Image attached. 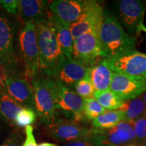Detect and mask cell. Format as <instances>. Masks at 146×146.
Instances as JSON below:
<instances>
[{"instance_id": "cell-9", "label": "cell", "mask_w": 146, "mask_h": 146, "mask_svg": "<svg viewBox=\"0 0 146 146\" xmlns=\"http://www.w3.org/2000/svg\"><path fill=\"white\" fill-rule=\"evenodd\" d=\"M109 89L124 100L135 99L146 91V78L113 72Z\"/></svg>"}, {"instance_id": "cell-2", "label": "cell", "mask_w": 146, "mask_h": 146, "mask_svg": "<svg viewBox=\"0 0 146 146\" xmlns=\"http://www.w3.org/2000/svg\"><path fill=\"white\" fill-rule=\"evenodd\" d=\"M98 37L105 59H111L136 50L135 36L127 33L108 8L104 10Z\"/></svg>"}, {"instance_id": "cell-23", "label": "cell", "mask_w": 146, "mask_h": 146, "mask_svg": "<svg viewBox=\"0 0 146 146\" xmlns=\"http://www.w3.org/2000/svg\"><path fill=\"white\" fill-rule=\"evenodd\" d=\"M95 129V128H94ZM104 139L102 131L95 129L94 132L88 135L83 137L74 141L68 142L64 146H103Z\"/></svg>"}, {"instance_id": "cell-7", "label": "cell", "mask_w": 146, "mask_h": 146, "mask_svg": "<svg viewBox=\"0 0 146 146\" xmlns=\"http://www.w3.org/2000/svg\"><path fill=\"white\" fill-rule=\"evenodd\" d=\"M56 110L60 109L66 114L73 115L74 121L87 120L83 114L84 99L73 89L68 88L60 82L52 79Z\"/></svg>"}, {"instance_id": "cell-20", "label": "cell", "mask_w": 146, "mask_h": 146, "mask_svg": "<svg viewBox=\"0 0 146 146\" xmlns=\"http://www.w3.org/2000/svg\"><path fill=\"white\" fill-rule=\"evenodd\" d=\"M123 120H125V118L123 111L120 110H106L93 120L92 125L95 129L106 130L115 127Z\"/></svg>"}, {"instance_id": "cell-25", "label": "cell", "mask_w": 146, "mask_h": 146, "mask_svg": "<svg viewBox=\"0 0 146 146\" xmlns=\"http://www.w3.org/2000/svg\"><path fill=\"white\" fill-rule=\"evenodd\" d=\"M36 113L34 110L23 108L16 114L14 123L16 127L25 128L31 125L36 120Z\"/></svg>"}, {"instance_id": "cell-31", "label": "cell", "mask_w": 146, "mask_h": 146, "mask_svg": "<svg viewBox=\"0 0 146 146\" xmlns=\"http://www.w3.org/2000/svg\"><path fill=\"white\" fill-rule=\"evenodd\" d=\"M8 76L4 67L0 64V93L5 91V83Z\"/></svg>"}, {"instance_id": "cell-19", "label": "cell", "mask_w": 146, "mask_h": 146, "mask_svg": "<svg viewBox=\"0 0 146 146\" xmlns=\"http://www.w3.org/2000/svg\"><path fill=\"white\" fill-rule=\"evenodd\" d=\"M23 107L5 91L0 93V116L11 126H15L16 114Z\"/></svg>"}, {"instance_id": "cell-35", "label": "cell", "mask_w": 146, "mask_h": 146, "mask_svg": "<svg viewBox=\"0 0 146 146\" xmlns=\"http://www.w3.org/2000/svg\"><path fill=\"white\" fill-rule=\"evenodd\" d=\"M103 146H110V145H103Z\"/></svg>"}, {"instance_id": "cell-32", "label": "cell", "mask_w": 146, "mask_h": 146, "mask_svg": "<svg viewBox=\"0 0 146 146\" xmlns=\"http://www.w3.org/2000/svg\"><path fill=\"white\" fill-rule=\"evenodd\" d=\"M38 146H58V144L54 143H50V142H42L40 143Z\"/></svg>"}, {"instance_id": "cell-24", "label": "cell", "mask_w": 146, "mask_h": 146, "mask_svg": "<svg viewBox=\"0 0 146 146\" xmlns=\"http://www.w3.org/2000/svg\"><path fill=\"white\" fill-rule=\"evenodd\" d=\"M106 110L94 98H85L83 102V114L87 120H94L106 112Z\"/></svg>"}, {"instance_id": "cell-22", "label": "cell", "mask_w": 146, "mask_h": 146, "mask_svg": "<svg viewBox=\"0 0 146 146\" xmlns=\"http://www.w3.org/2000/svg\"><path fill=\"white\" fill-rule=\"evenodd\" d=\"M93 98L99 102L106 110H119L125 102V100L110 89L102 91H96Z\"/></svg>"}, {"instance_id": "cell-3", "label": "cell", "mask_w": 146, "mask_h": 146, "mask_svg": "<svg viewBox=\"0 0 146 146\" xmlns=\"http://www.w3.org/2000/svg\"><path fill=\"white\" fill-rule=\"evenodd\" d=\"M18 42L26 74L33 81L39 75V48L35 22L28 21L25 23L20 33Z\"/></svg>"}, {"instance_id": "cell-14", "label": "cell", "mask_w": 146, "mask_h": 146, "mask_svg": "<svg viewBox=\"0 0 146 146\" xmlns=\"http://www.w3.org/2000/svg\"><path fill=\"white\" fill-rule=\"evenodd\" d=\"M14 63L13 29L8 19L0 14V64L6 70Z\"/></svg>"}, {"instance_id": "cell-4", "label": "cell", "mask_w": 146, "mask_h": 146, "mask_svg": "<svg viewBox=\"0 0 146 146\" xmlns=\"http://www.w3.org/2000/svg\"><path fill=\"white\" fill-rule=\"evenodd\" d=\"M114 12L117 18L127 33L135 36L141 31L146 8L144 1L140 0H118L114 1Z\"/></svg>"}, {"instance_id": "cell-26", "label": "cell", "mask_w": 146, "mask_h": 146, "mask_svg": "<svg viewBox=\"0 0 146 146\" xmlns=\"http://www.w3.org/2000/svg\"><path fill=\"white\" fill-rule=\"evenodd\" d=\"M133 128L136 135L137 146H144L146 143V113L137 119L133 120Z\"/></svg>"}, {"instance_id": "cell-29", "label": "cell", "mask_w": 146, "mask_h": 146, "mask_svg": "<svg viewBox=\"0 0 146 146\" xmlns=\"http://www.w3.org/2000/svg\"><path fill=\"white\" fill-rule=\"evenodd\" d=\"M25 132L26 135V138L22 146H37L34 136L33 127L31 125L27 126L25 128Z\"/></svg>"}, {"instance_id": "cell-8", "label": "cell", "mask_w": 146, "mask_h": 146, "mask_svg": "<svg viewBox=\"0 0 146 146\" xmlns=\"http://www.w3.org/2000/svg\"><path fill=\"white\" fill-rule=\"evenodd\" d=\"M94 0H55L49 3L50 15L71 26L79 19Z\"/></svg>"}, {"instance_id": "cell-30", "label": "cell", "mask_w": 146, "mask_h": 146, "mask_svg": "<svg viewBox=\"0 0 146 146\" xmlns=\"http://www.w3.org/2000/svg\"><path fill=\"white\" fill-rule=\"evenodd\" d=\"M23 137L16 133H12L0 146H21Z\"/></svg>"}, {"instance_id": "cell-16", "label": "cell", "mask_w": 146, "mask_h": 146, "mask_svg": "<svg viewBox=\"0 0 146 146\" xmlns=\"http://www.w3.org/2000/svg\"><path fill=\"white\" fill-rule=\"evenodd\" d=\"M18 13L25 20V23L28 21L37 23L45 18V11L47 1L43 0H19Z\"/></svg>"}, {"instance_id": "cell-18", "label": "cell", "mask_w": 146, "mask_h": 146, "mask_svg": "<svg viewBox=\"0 0 146 146\" xmlns=\"http://www.w3.org/2000/svg\"><path fill=\"white\" fill-rule=\"evenodd\" d=\"M50 16L54 22L58 44L66 59H70L72 58L74 39L71 33L70 26L53 18L51 15Z\"/></svg>"}, {"instance_id": "cell-36", "label": "cell", "mask_w": 146, "mask_h": 146, "mask_svg": "<svg viewBox=\"0 0 146 146\" xmlns=\"http://www.w3.org/2000/svg\"><path fill=\"white\" fill-rule=\"evenodd\" d=\"M145 145H146V143H145Z\"/></svg>"}, {"instance_id": "cell-5", "label": "cell", "mask_w": 146, "mask_h": 146, "mask_svg": "<svg viewBox=\"0 0 146 146\" xmlns=\"http://www.w3.org/2000/svg\"><path fill=\"white\" fill-rule=\"evenodd\" d=\"M32 82L36 113L41 123L48 127L55 121L56 110L52 79L36 78Z\"/></svg>"}, {"instance_id": "cell-6", "label": "cell", "mask_w": 146, "mask_h": 146, "mask_svg": "<svg viewBox=\"0 0 146 146\" xmlns=\"http://www.w3.org/2000/svg\"><path fill=\"white\" fill-rule=\"evenodd\" d=\"M72 58L88 68H91L105 59L98 31L87 33L74 40Z\"/></svg>"}, {"instance_id": "cell-12", "label": "cell", "mask_w": 146, "mask_h": 146, "mask_svg": "<svg viewBox=\"0 0 146 146\" xmlns=\"http://www.w3.org/2000/svg\"><path fill=\"white\" fill-rule=\"evenodd\" d=\"M104 7L98 1H93L89 8L76 23L70 26L74 40L82 35L91 31H98L101 25Z\"/></svg>"}, {"instance_id": "cell-21", "label": "cell", "mask_w": 146, "mask_h": 146, "mask_svg": "<svg viewBox=\"0 0 146 146\" xmlns=\"http://www.w3.org/2000/svg\"><path fill=\"white\" fill-rule=\"evenodd\" d=\"M119 110L124 112L125 120L133 121L145 114L146 106L140 96L133 100H125Z\"/></svg>"}, {"instance_id": "cell-10", "label": "cell", "mask_w": 146, "mask_h": 146, "mask_svg": "<svg viewBox=\"0 0 146 146\" xmlns=\"http://www.w3.org/2000/svg\"><path fill=\"white\" fill-rule=\"evenodd\" d=\"M106 60L108 67L113 72L146 78L145 54L135 50Z\"/></svg>"}, {"instance_id": "cell-1", "label": "cell", "mask_w": 146, "mask_h": 146, "mask_svg": "<svg viewBox=\"0 0 146 146\" xmlns=\"http://www.w3.org/2000/svg\"><path fill=\"white\" fill-rule=\"evenodd\" d=\"M39 48V74L54 79L66 58L58 44L56 29L50 14L36 23Z\"/></svg>"}, {"instance_id": "cell-27", "label": "cell", "mask_w": 146, "mask_h": 146, "mask_svg": "<svg viewBox=\"0 0 146 146\" xmlns=\"http://www.w3.org/2000/svg\"><path fill=\"white\" fill-rule=\"evenodd\" d=\"M74 89L76 94H78L83 99L93 98L96 91L89 76L78 81L74 85Z\"/></svg>"}, {"instance_id": "cell-11", "label": "cell", "mask_w": 146, "mask_h": 146, "mask_svg": "<svg viewBox=\"0 0 146 146\" xmlns=\"http://www.w3.org/2000/svg\"><path fill=\"white\" fill-rule=\"evenodd\" d=\"M47 127L48 135L56 141L70 142L88 135L94 132V128H89L72 120H56Z\"/></svg>"}, {"instance_id": "cell-13", "label": "cell", "mask_w": 146, "mask_h": 146, "mask_svg": "<svg viewBox=\"0 0 146 146\" xmlns=\"http://www.w3.org/2000/svg\"><path fill=\"white\" fill-rule=\"evenodd\" d=\"M5 91L23 108L35 110L33 88L27 80L16 76H8L5 83Z\"/></svg>"}, {"instance_id": "cell-17", "label": "cell", "mask_w": 146, "mask_h": 146, "mask_svg": "<svg viewBox=\"0 0 146 146\" xmlns=\"http://www.w3.org/2000/svg\"><path fill=\"white\" fill-rule=\"evenodd\" d=\"M113 71L110 70L106 59L103 60L90 68L89 77L96 91L109 89L112 81Z\"/></svg>"}, {"instance_id": "cell-34", "label": "cell", "mask_w": 146, "mask_h": 146, "mask_svg": "<svg viewBox=\"0 0 146 146\" xmlns=\"http://www.w3.org/2000/svg\"><path fill=\"white\" fill-rule=\"evenodd\" d=\"M141 31H143L146 34V27L144 25H142L141 27Z\"/></svg>"}, {"instance_id": "cell-15", "label": "cell", "mask_w": 146, "mask_h": 146, "mask_svg": "<svg viewBox=\"0 0 146 146\" xmlns=\"http://www.w3.org/2000/svg\"><path fill=\"white\" fill-rule=\"evenodd\" d=\"M90 68L79 63L73 58L66 59L54 80L60 82L71 89L83 78L89 76Z\"/></svg>"}, {"instance_id": "cell-33", "label": "cell", "mask_w": 146, "mask_h": 146, "mask_svg": "<svg viewBox=\"0 0 146 146\" xmlns=\"http://www.w3.org/2000/svg\"><path fill=\"white\" fill-rule=\"evenodd\" d=\"M141 98H142V99H143V100L144 104H145V106H146V91L143 93V94H142Z\"/></svg>"}, {"instance_id": "cell-28", "label": "cell", "mask_w": 146, "mask_h": 146, "mask_svg": "<svg viewBox=\"0 0 146 146\" xmlns=\"http://www.w3.org/2000/svg\"><path fill=\"white\" fill-rule=\"evenodd\" d=\"M0 5L9 13L18 14L19 3L18 0H0Z\"/></svg>"}]
</instances>
